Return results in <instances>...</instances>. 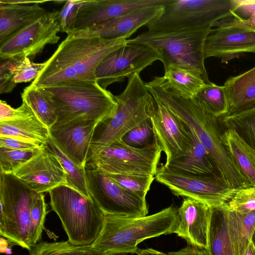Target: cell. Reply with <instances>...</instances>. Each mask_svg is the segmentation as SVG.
<instances>
[{"label":"cell","instance_id":"6da1fadb","mask_svg":"<svg viewBox=\"0 0 255 255\" xmlns=\"http://www.w3.org/2000/svg\"><path fill=\"white\" fill-rule=\"evenodd\" d=\"M127 42L125 38L105 39L67 35L31 84L43 87L72 79L96 80L100 63Z\"/></svg>","mask_w":255,"mask_h":255},{"label":"cell","instance_id":"7a4b0ae2","mask_svg":"<svg viewBox=\"0 0 255 255\" xmlns=\"http://www.w3.org/2000/svg\"><path fill=\"white\" fill-rule=\"evenodd\" d=\"M178 220L177 209L173 206L140 217L105 215L100 232L91 245L106 254H136L143 241L174 233Z\"/></svg>","mask_w":255,"mask_h":255},{"label":"cell","instance_id":"3957f363","mask_svg":"<svg viewBox=\"0 0 255 255\" xmlns=\"http://www.w3.org/2000/svg\"><path fill=\"white\" fill-rule=\"evenodd\" d=\"M37 88L55 110V125L78 121L100 123L113 114L117 105L114 96L97 80L72 79Z\"/></svg>","mask_w":255,"mask_h":255},{"label":"cell","instance_id":"277c9868","mask_svg":"<svg viewBox=\"0 0 255 255\" xmlns=\"http://www.w3.org/2000/svg\"><path fill=\"white\" fill-rule=\"evenodd\" d=\"M114 97L116 109L96 126L87 163L102 148L120 140L129 130L150 119L156 109V101L139 74L129 76L124 91Z\"/></svg>","mask_w":255,"mask_h":255},{"label":"cell","instance_id":"5b68a950","mask_svg":"<svg viewBox=\"0 0 255 255\" xmlns=\"http://www.w3.org/2000/svg\"><path fill=\"white\" fill-rule=\"evenodd\" d=\"M211 27L173 31L147 30L128 39L146 45L158 52L164 68L173 65L190 71L206 84L211 83L205 66L204 44Z\"/></svg>","mask_w":255,"mask_h":255},{"label":"cell","instance_id":"8992f818","mask_svg":"<svg viewBox=\"0 0 255 255\" xmlns=\"http://www.w3.org/2000/svg\"><path fill=\"white\" fill-rule=\"evenodd\" d=\"M48 193L51 209L60 218L68 241L78 246L91 245L100 232L105 216L96 202L66 184Z\"/></svg>","mask_w":255,"mask_h":255},{"label":"cell","instance_id":"52a82bcc","mask_svg":"<svg viewBox=\"0 0 255 255\" xmlns=\"http://www.w3.org/2000/svg\"><path fill=\"white\" fill-rule=\"evenodd\" d=\"M239 4L240 0H168L163 13L146 27L153 31L212 28L232 16Z\"/></svg>","mask_w":255,"mask_h":255},{"label":"cell","instance_id":"ba28073f","mask_svg":"<svg viewBox=\"0 0 255 255\" xmlns=\"http://www.w3.org/2000/svg\"><path fill=\"white\" fill-rule=\"evenodd\" d=\"M33 192L12 174L0 173V234L28 251Z\"/></svg>","mask_w":255,"mask_h":255},{"label":"cell","instance_id":"9c48e42d","mask_svg":"<svg viewBox=\"0 0 255 255\" xmlns=\"http://www.w3.org/2000/svg\"><path fill=\"white\" fill-rule=\"evenodd\" d=\"M184 122L206 148L217 174L225 183L236 189L252 186L235 163L224 143L220 119L197 108L186 116Z\"/></svg>","mask_w":255,"mask_h":255},{"label":"cell","instance_id":"30bf717a","mask_svg":"<svg viewBox=\"0 0 255 255\" xmlns=\"http://www.w3.org/2000/svg\"><path fill=\"white\" fill-rule=\"evenodd\" d=\"M162 151L157 140L140 148L129 146L121 140L102 148L86 168L100 169L107 174L155 176Z\"/></svg>","mask_w":255,"mask_h":255},{"label":"cell","instance_id":"8fae6325","mask_svg":"<svg viewBox=\"0 0 255 255\" xmlns=\"http://www.w3.org/2000/svg\"><path fill=\"white\" fill-rule=\"evenodd\" d=\"M86 175L90 196L105 215L147 216L146 199L126 190L100 169L86 168Z\"/></svg>","mask_w":255,"mask_h":255},{"label":"cell","instance_id":"7c38bea8","mask_svg":"<svg viewBox=\"0 0 255 255\" xmlns=\"http://www.w3.org/2000/svg\"><path fill=\"white\" fill-rule=\"evenodd\" d=\"M155 179L174 195L198 200L212 207L226 204L238 190L227 185L218 175L180 174L167 170L162 165L158 168Z\"/></svg>","mask_w":255,"mask_h":255},{"label":"cell","instance_id":"4fadbf2b","mask_svg":"<svg viewBox=\"0 0 255 255\" xmlns=\"http://www.w3.org/2000/svg\"><path fill=\"white\" fill-rule=\"evenodd\" d=\"M161 61L160 54L146 45L128 42L108 55L96 70V80L104 89L125 78L140 72L157 61Z\"/></svg>","mask_w":255,"mask_h":255},{"label":"cell","instance_id":"5bb4252c","mask_svg":"<svg viewBox=\"0 0 255 255\" xmlns=\"http://www.w3.org/2000/svg\"><path fill=\"white\" fill-rule=\"evenodd\" d=\"M59 10L47 12L0 44V60L13 57L33 59L47 44L57 43L60 31Z\"/></svg>","mask_w":255,"mask_h":255},{"label":"cell","instance_id":"9a60e30c","mask_svg":"<svg viewBox=\"0 0 255 255\" xmlns=\"http://www.w3.org/2000/svg\"><path fill=\"white\" fill-rule=\"evenodd\" d=\"M12 174L30 190L38 193L67 185L66 173L48 144Z\"/></svg>","mask_w":255,"mask_h":255},{"label":"cell","instance_id":"2e32d148","mask_svg":"<svg viewBox=\"0 0 255 255\" xmlns=\"http://www.w3.org/2000/svg\"><path fill=\"white\" fill-rule=\"evenodd\" d=\"M156 109L150 118L166 162L183 154L190 147V130L168 108L156 101Z\"/></svg>","mask_w":255,"mask_h":255},{"label":"cell","instance_id":"e0dca14e","mask_svg":"<svg viewBox=\"0 0 255 255\" xmlns=\"http://www.w3.org/2000/svg\"><path fill=\"white\" fill-rule=\"evenodd\" d=\"M248 53H255V30L241 27L212 28L204 44L205 58L228 63Z\"/></svg>","mask_w":255,"mask_h":255},{"label":"cell","instance_id":"ac0fdd59","mask_svg":"<svg viewBox=\"0 0 255 255\" xmlns=\"http://www.w3.org/2000/svg\"><path fill=\"white\" fill-rule=\"evenodd\" d=\"M163 11L164 5L141 8L102 24L75 30L69 35L105 39H127L142 26H146L158 18Z\"/></svg>","mask_w":255,"mask_h":255},{"label":"cell","instance_id":"d6986e66","mask_svg":"<svg viewBox=\"0 0 255 255\" xmlns=\"http://www.w3.org/2000/svg\"><path fill=\"white\" fill-rule=\"evenodd\" d=\"M167 0H84L79 9L75 30L98 25L141 8L163 5Z\"/></svg>","mask_w":255,"mask_h":255},{"label":"cell","instance_id":"ffe728a7","mask_svg":"<svg viewBox=\"0 0 255 255\" xmlns=\"http://www.w3.org/2000/svg\"><path fill=\"white\" fill-rule=\"evenodd\" d=\"M212 211V207L205 202L184 198L177 209L178 220L174 233L188 245L208 250Z\"/></svg>","mask_w":255,"mask_h":255},{"label":"cell","instance_id":"44dd1931","mask_svg":"<svg viewBox=\"0 0 255 255\" xmlns=\"http://www.w3.org/2000/svg\"><path fill=\"white\" fill-rule=\"evenodd\" d=\"M99 123L78 121L54 125L49 128L50 135L78 165L86 167L94 132Z\"/></svg>","mask_w":255,"mask_h":255},{"label":"cell","instance_id":"7402d4cb","mask_svg":"<svg viewBox=\"0 0 255 255\" xmlns=\"http://www.w3.org/2000/svg\"><path fill=\"white\" fill-rule=\"evenodd\" d=\"M189 130L192 140L190 147L182 155L166 162L162 166L170 171L180 174L218 175L208 151L195 133Z\"/></svg>","mask_w":255,"mask_h":255},{"label":"cell","instance_id":"603a6c76","mask_svg":"<svg viewBox=\"0 0 255 255\" xmlns=\"http://www.w3.org/2000/svg\"><path fill=\"white\" fill-rule=\"evenodd\" d=\"M39 4H17L0 1V44L47 12Z\"/></svg>","mask_w":255,"mask_h":255},{"label":"cell","instance_id":"cb8c5ba5","mask_svg":"<svg viewBox=\"0 0 255 255\" xmlns=\"http://www.w3.org/2000/svg\"><path fill=\"white\" fill-rule=\"evenodd\" d=\"M231 115L255 108V66L225 82Z\"/></svg>","mask_w":255,"mask_h":255},{"label":"cell","instance_id":"d4e9b609","mask_svg":"<svg viewBox=\"0 0 255 255\" xmlns=\"http://www.w3.org/2000/svg\"><path fill=\"white\" fill-rule=\"evenodd\" d=\"M49 128L34 114L0 122V137H11L40 145L47 144Z\"/></svg>","mask_w":255,"mask_h":255},{"label":"cell","instance_id":"484cf974","mask_svg":"<svg viewBox=\"0 0 255 255\" xmlns=\"http://www.w3.org/2000/svg\"><path fill=\"white\" fill-rule=\"evenodd\" d=\"M226 204L212 207L208 235L209 255H235L229 233Z\"/></svg>","mask_w":255,"mask_h":255},{"label":"cell","instance_id":"4316f807","mask_svg":"<svg viewBox=\"0 0 255 255\" xmlns=\"http://www.w3.org/2000/svg\"><path fill=\"white\" fill-rule=\"evenodd\" d=\"M224 128L234 130L255 166V108L220 119Z\"/></svg>","mask_w":255,"mask_h":255},{"label":"cell","instance_id":"83f0119b","mask_svg":"<svg viewBox=\"0 0 255 255\" xmlns=\"http://www.w3.org/2000/svg\"><path fill=\"white\" fill-rule=\"evenodd\" d=\"M228 208V207H227ZM228 229L235 255H244L255 228V211L248 213L228 208Z\"/></svg>","mask_w":255,"mask_h":255},{"label":"cell","instance_id":"f1b7e54d","mask_svg":"<svg viewBox=\"0 0 255 255\" xmlns=\"http://www.w3.org/2000/svg\"><path fill=\"white\" fill-rule=\"evenodd\" d=\"M191 100L213 117L223 118L229 113V100L224 86H218L212 82L206 84Z\"/></svg>","mask_w":255,"mask_h":255},{"label":"cell","instance_id":"f546056e","mask_svg":"<svg viewBox=\"0 0 255 255\" xmlns=\"http://www.w3.org/2000/svg\"><path fill=\"white\" fill-rule=\"evenodd\" d=\"M163 78L183 97L192 99L206 84L198 75L173 65L164 68Z\"/></svg>","mask_w":255,"mask_h":255},{"label":"cell","instance_id":"4dcf8cb0","mask_svg":"<svg viewBox=\"0 0 255 255\" xmlns=\"http://www.w3.org/2000/svg\"><path fill=\"white\" fill-rule=\"evenodd\" d=\"M47 144L58 159L66 173L67 185L78 190L86 197L92 198L87 183L86 167L78 165L50 135Z\"/></svg>","mask_w":255,"mask_h":255},{"label":"cell","instance_id":"1f68e13d","mask_svg":"<svg viewBox=\"0 0 255 255\" xmlns=\"http://www.w3.org/2000/svg\"><path fill=\"white\" fill-rule=\"evenodd\" d=\"M224 143L243 174L253 186H255V166L236 132L224 128Z\"/></svg>","mask_w":255,"mask_h":255},{"label":"cell","instance_id":"d6a6232c","mask_svg":"<svg viewBox=\"0 0 255 255\" xmlns=\"http://www.w3.org/2000/svg\"><path fill=\"white\" fill-rule=\"evenodd\" d=\"M21 99L49 128L55 124L57 117L55 110L47 97L37 87L31 84L26 87L21 93Z\"/></svg>","mask_w":255,"mask_h":255},{"label":"cell","instance_id":"836d02e7","mask_svg":"<svg viewBox=\"0 0 255 255\" xmlns=\"http://www.w3.org/2000/svg\"><path fill=\"white\" fill-rule=\"evenodd\" d=\"M29 255H127L106 254L94 248L91 245L78 246L67 241L37 243L28 251Z\"/></svg>","mask_w":255,"mask_h":255},{"label":"cell","instance_id":"e575fe53","mask_svg":"<svg viewBox=\"0 0 255 255\" xmlns=\"http://www.w3.org/2000/svg\"><path fill=\"white\" fill-rule=\"evenodd\" d=\"M43 193L34 191L30 210L28 243L31 248L40 240L45 217L48 213Z\"/></svg>","mask_w":255,"mask_h":255},{"label":"cell","instance_id":"d590c367","mask_svg":"<svg viewBox=\"0 0 255 255\" xmlns=\"http://www.w3.org/2000/svg\"><path fill=\"white\" fill-rule=\"evenodd\" d=\"M41 148L23 150L0 147V173L12 174L37 154Z\"/></svg>","mask_w":255,"mask_h":255},{"label":"cell","instance_id":"8d00e7d4","mask_svg":"<svg viewBox=\"0 0 255 255\" xmlns=\"http://www.w3.org/2000/svg\"><path fill=\"white\" fill-rule=\"evenodd\" d=\"M120 140L126 144L136 148L149 146L158 140L150 119L129 130Z\"/></svg>","mask_w":255,"mask_h":255},{"label":"cell","instance_id":"74e56055","mask_svg":"<svg viewBox=\"0 0 255 255\" xmlns=\"http://www.w3.org/2000/svg\"><path fill=\"white\" fill-rule=\"evenodd\" d=\"M108 174L122 187L143 199H146L147 193L155 179V176L150 175Z\"/></svg>","mask_w":255,"mask_h":255},{"label":"cell","instance_id":"f35d334b","mask_svg":"<svg viewBox=\"0 0 255 255\" xmlns=\"http://www.w3.org/2000/svg\"><path fill=\"white\" fill-rule=\"evenodd\" d=\"M226 204L229 210L240 213L255 211V186L238 189Z\"/></svg>","mask_w":255,"mask_h":255},{"label":"cell","instance_id":"ab89813d","mask_svg":"<svg viewBox=\"0 0 255 255\" xmlns=\"http://www.w3.org/2000/svg\"><path fill=\"white\" fill-rule=\"evenodd\" d=\"M84 0H67L59 10L58 20L60 32L69 35L75 30L79 10Z\"/></svg>","mask_w":255,"mask_h":255},{"label":"cell","instance_id":"60d3db41","mask_svg":"<svg viewBox=\"0 0 255 255\" xmlns=\"http://www.w3.org/2000/svg\"><path fill=\"white\" fill-rule=\"evenodd\" d=\"M45 65L43 63H34L27 57H22L14 69L13 81L16 84L34 80Z\"/></svg>","mask_w":255,"mask_h":255},{"label":"cell","instance_id":"b9f144b4","mask_svg":"<svg viewBox=\"0 0 255 255\" xmlns=\"http://www.w3.org/2000/svg\"><path fill=\"white\" fill-rule=\"evenodd\" d=\"M22 57H13L0 60V94L12 92L16 85L13 81L14 69Z\"/></svg>","mask_w":255,"mask_h":255},{"label":"cell","instance_id":"7bdbcfd3","mask_svg":"<svg viewBox=\"0 0 255 255\" xmlns=\"http://www.w3.org/2000/svg\"><path fill=\"white\" fill-rule=\"evenodd\" d=\"M34 114L31 109L24 102L16 109L9 106L6 102L0 101V122L9 121Z\"/></svg>","mask_w":255,"mask_h":255},{"label":"cell","instance_id":"ee69618b","mask_svg":"<svg viewBox=\"0 0 255 255\" xmlns=\"http://www.w3.org/2000/svg\"><path fill=\"white\" fill-rule=\"evenodd\" d=\"M44 145H40L33 142L11 137H0V147L26 150L39 149Z\"/></svg>","mask_w":255,"mask_h":255},{"label":"cell","instance_id":"f6af8a7d","mask_svg":"<svg viewBox=\"0 0 255 255\" xmlns=\"http://www.w3.org/2000/svg\"><path fill=\"white\" fill-rule=\"evenodd\" d=\"M213 27H241L255 30V13L247 20L235 18L230 16L216 22L213 24Z\"/></svg>","mask_w":255,"mask_h":255},{"label":"cell","instance_id":"bcb514c9","mask_svg":"<svg viewBox=\"0 0 255 255\" xmlns=\"http://www.w3.org/2000/svg\"><path fill=\"white\" fill-rule=\"evenodd\" d=\"M255 13V0H240L239 6L232 14L234 18L247 20Z\"/></svg>","mask_w":255,"mask_h":255},{"label":"cell","instance_id":"7dc6e473","mask_svg":"<svg viewBox=\"0 0 255 255\" xmlns=\"http://www.w3.org/2000/svg\"><path fill=\"white\" fill-rule=\"evenodd\" d=\"M168 255H209L208 250L193 247L189 245L176 252H171Z\"/></svg>","mask_w":255,"mask_h":255},{"label":"cell","instance_id":"c3c4849f","mask_svg":"<svg viewBox=\"0 0 255 255\" xmlns=\"http://www.w3.org/2000/svg\"><path fill=\"white\" fill-rule=\"evenodd\" d=\"M137 255H168L162 252H160L152 248L144 249H139L136 252Z\"/></svg>","mask_w":255,"mask_h":255},{"label":"cell","instance_id":"681fc988","mask_svg":"<svg viewBox=\"0 0 255 255\" xmlns=\"http://www.w3.org/2000/svg\"><path fill=\"white\" fill-rule=\"evenodd\" d=\"M0 1L7 3H12L17 4H34L36 3H43L46 0H0Z\"/></svg>","mask_w":255,"mask_h":255},{"label":"cell","instance_id":"f907efd6","mask_svg":"<svg viewBox=\"0 0 255 255\" xmlns=\"http://www.w3.org/2000/svg\"><path fill=\"white\" fill-rule=\"evenodd\" d=\"M244 255H255V247L251 241Z\"/></svg>","mask_w":255,"mask_h":255},{"label":"cell","instance_id":"816d5d0a","mask_svg":"<svg viewBox=\"0 0 255 255\" xmlns=\"http://www.w3.org/2000/svg\"><path fill=\"white\" fill-rule=\"evenodd\" d=\"M251 242H252L254 247H255V228L254 229V232L252 236Z\"/></svg>","mask_w":255,"mask_h":255}]
</instances>
